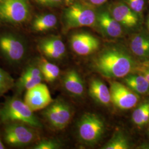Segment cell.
<instances>
[{"mask_svg":"<svg viewBox=\"0 0 149 149\" xmlns=\"http://www.w3.org/2000/svg\"><path fill=\"white\" fill-rule=\"evenodd\" d=\"M96 71L108 79L124 78L134 70L136 64L132 56L121 49H107L92 62Z\"/></svg>","mask_w":149,"mask_h":149,"instance_id":"1","label":"cell"},{"mask_svg":"<svg viewBox=\"0 0 149 149\" xmlns=\"http://www.w3.org/2000/svg\"><path fill=\"white\" fill-rule=\"evenodd\" d=\"M0 120L6 124L21 123L33 128H40L42 127L34 112L24 102L17 97H12L5 102L0 109Z\"/></svg>","mask_w":149,"mask_h":149,"instance_id":"2","label":"cell"},{"mask_svg":"<svg viewBox=\"0 0 149 149\" xmlns=\"http://www.w3.org/2000/svg\"><path fill=\"white\" fill-rule=\"evenodd\" d=\"M78 135L85 144L93 145L101 139L105 131V124L101 118L93 113H86L77 125Z\"/></svg>","mask_w":149,"mask_h":149,"instance_id":"3","label":"cell"},{"mask_svg":"<svg viewBox=\"0 0 149 149\" xmlns=\"http://www.w3.org/2000/svg\"><path fill=\"white\" fill-rule=\"evenodd\" d=\"M69 104L62 99L54 101L43 112V116L49 124L56 130H63L69 124L72 117Z\"/></svg>","mask_w":149,"mask_h":149,"instance_id":"4","label":"cell"},{"mask_svg":"<svg viewBox=\"0 0 149 149\" xmlns=\"http://www.w3.org/2000/svg\"><path fill=\"white\" fill-rule=\"evenodd\" d=\"M34 128L21 123L6 124L4 130V139L11 146L21 147L32 143L37 138Z\"/></svg>","mask_w":149,"mask_h":149,"instance_id":"5","label":"cell"},{"mask_svg":"<svg viewBox=\"0 0 149 149\" xmlns=\"http://www.w3.org/2000/svg\"><path fill=\"white\" fill-rule=\"evenodd\" d=\"M64 18L68 28L93 26L97 20L93 10L79 3H75L68 8L65 12Z\"/></svg>","mask_w":149,"mask_h":149,"instance_id":"6","label":"cell"},{"mask_svg":"<svg viewBox=\"0 0 149 149\" xmlns=\"http://www.w3.org/2000/svg\"><path fill=\"white\" fill-rule=\"evenodd\" d=\"M29 14L28 0H6L0 2V19L18 24L26 21Z\"/></svg>","mask_w":149,"mask_h":149,"instance_id":"7","label":"cell"},{"mask_svg":"<svg viewBox=\"0 0 149 149\" xmlns=\"http://www.w3.org/2000/svg\"><path fill=\"white\" fill-rule=\"evenodd\" d=\"M0 52L10 63L18 64L24 59L26 47L21 38L12 34H4L0 36Z\"/></svg>","mask_w":149,"mask_h":149,"instance_id":"8","label":"cell"},{"mask_svg":"<svg viewBox=\"0 0 149 149\" xmlns=\"http://www.w3.org/2000/svg\"><path fill=\"white\" fill-rule=\"evenodd\" d=\"M111 101L113 104L122 110H128L136 106L139 101L138 94L126 85L117 81L110 84Z\"/></svg>","mask_w":149,"mask_h":149,"instance_id":"9","label":"cell"},{"mask_svg":"<svg viewBox=\"0 0 149 149\" xmlns=\"http://www.w3.org/2000/svg\"><path fill=\"white\" fill-rule=\"evenodd\" d=\"M53 101L47 86L42 83L27 91L24 100L33 112L46 108Z\"/></svg>","mask_w":149,"mask_h":149,"instance_id":"10","label":"cell"},{"mask_svg":"<svg viewBox=\"0 0 149 149\" xmlns=\"http://www.w3.org/2000/svg\"><path fill=\"white\" fill-rule=\"evenodd\" d=\"M71 48L75 53L87 56L95 53L100 47L98 39L87 33H77L70 39Z\"/></svg>","mask_w":149,"mask_h":149,"instance_id":"11","label":"cell"},{"mask_svg":"<svg viewBox=\"0 0 149 149\" xmlns=\"http://www.w3.org/2000/svg\"><path fill=\"white\" fill-rule=\"evenodd\" d=\"M39 49L45 56L53 60L62 59L66 52L63 42L57 37L43 39L39 44Z\"/></svg>","mask_w":149,"mask_h":149,"instance_id":"12","label":"cell"},{"mask_svg":"<svg viewBox=\"0 0 149 149\" xmlns=\"http://www.w3.org/2000/svg\"><path fill=\"white\" fill-rule=\"evenodd\" d=\"M112 16L121 26L132 28L137 25L138 16L128 6L119 3L112 8Z\"/></svg>","mask_w":149,"mask_h":149,"instance_id":"13","label":"cell"},{"mask_svg":"<svg viewBox=\"0 0 149 149\" xmlns=\"http://www.w3.org/2000/svg\"><path fill=\"white\" fill-rule=\"evenodd\" d=\"M88 90L91 97L97 103L107 106L112 102L109 88L100 79H93L91 80Z\"/></svg>","mask_w":149,"mask_h":149,"instance_id":"14","label":"cell"},{"mask_svg":"<svg viewBox=\"0 0 149 149\" xmlns=\"http://www.w3.org/2000/svg\"><path fill=\"white\" fill-rule=\"evenodd\" d=\"M97 22L102 31L108 36L118 38L122 34L121 24L108 12H102L97 17Z\"/></svg>","mask_w":149,"mask_h":149,"instance_id":"15","label":"cell"},{"mask_svg":"<svg viewBox=\"0 0 149 149\" xmlns=\"http://www.w3.org/2000/svg\"><path fill=\"white\" fill-rule=\"evenodd\" d=\"M64 88L69 93L76 97L84 95L85 86L81 76L74 70L68 71L63 79Z\"/></svg>","mask_w":149,"mask_h":149,"instance_id":"16","label":"cell"},{"mask_svg":"<svg viewBox=\"0 0 149 149\" xmlns=\"http://www.w3.org/2000/svg\"><path fill=\"white\" fill-rule=\"evenodd\" d=\"M125 85L138 95H145L149 92V82L143 74H130L124 77Z\"/></svg>","mask_w":149,"mask_h":149,"instance_id":"17","label":"cell"},{"mask_svg":"<svg viewBox=\"0 0 149 149\" xmlns=\"http://www.w3.org/2000/svg\"><path fill=\"white\" fill-rule=\"evenodd\" d=\"M130 49L133 53L138 57L149 58V36L144 34L135 36L131 40Z\"/></svg>","mask_w":149,"mask_h":149,"instance_id":"18","label":"cell"},{"mask_svg":"<svg viewBox=\"0 0 149 149\" xmlns=\"http://www.w3.org/2000/svg\"><path fill=\"white\" fill-rule=\"evenodd\" d=\"M57 24V18L53 14L38 16L33 22L32 27L34 31L43 32L53 28Z\"/></svg>","mask_w":149,"mask_h":149,"instance_id":"19","label":"cell"},{"mask_svg":"<svg viewBox=\"0 0 149 149\" xmlns=\"http://www.w3.org/2000/svg\"><path fill=\"white\" fill-rule=\"evenodd\" d=\"M38 65L43 74V79L48 82H53L59 77L60 73L59 67L46 59H40Z\"/></svg>","mask_w":149,"mask_h":149,"instance_id":"20","label":"cell"},{"mask_svg":"<svg viewBox=\"0 0 149 149\" xmlns=\"http://www.w3.org/2000/svg\"><path fill=\"white\" fill-rule=\"evenodd\" d=\"M132 120L139 127H142L149 122V100L139 106L132 114Z\"/></svg>","mask_w":149,"mask_h":149,"instance_id":"21","label":"cell"},{"mask_svg":"<svg viewBox=\"0 0 149 149\" xmlns=\"http://www.w3.org/2000/svg\"><path fill=\"white\" fill-rule=\"evenodd\" d=\"M130 148L128 139L121 132L113 135L112 138L103 147V149H128Z\"/></svg>","mask_w":149,"mask_h":149,"instance_id":"22","label":"cell"},{"mask_svg":"<svg viewBox=\"0 0 149 149\" xmlns=\"http://www.w3.org/2000/svg\"><path fill=\"white\" fill-rule=\"evenodd\" d=\"M43 76H38L26 78H19L17 83V90L21 92L24 90L28 91L42 82Z\"/></svg>","mask_w":149,"mask_h":149,"instance_id":"23","label":"cell"},{"mask_svg":"<svg viewBox=\"0 0 149 149\" xmlns=\"http://www.w3.org/2000/svg\"><path fill=\"white\" fill-rule=\"evenodd\" d=\"M15 85L14 79L0 67V97L3 96Z\"/></svg>","mask_w":149,"mask_h":149,"instance_id":"24","label":"cell"},{"mask_svg":"<svg viewBox=\"0 0 149 149\" xmlns=\"http://www.w3.org/2000/svg\"><path fill=\"white\" fill-rule=\"evenodd\" d=\"M60 146L59 143L53 140H44L38 143L34 149H56Z\"/></svg>","mask_w":149,"mask_h":149,"instance_id":"25","label":"cell"},{"mask_svg":"<svg viewBox=\"0 0 149 149\" xmlns=\"http://www.w3.org/2000/svg\"><path fill=\"white\" fill-rule=\"evenodd\" d=\"M128 6L135 13H141L144 9V0H125Z\"/></svg>","mask_w":149,"mask_h":149,"instance_id":"26","label":"cell"},{"mask_svg":"<svg viewBox=\"0 0 149 149\" xmlns=\"http://www.w3.org/2000/svg\"><path fill=\"white\" fill-rule=\"evenodd\" d=\"M135 71L143 74L149 82V61H146L136 66Z\"/></svg>","mask_w":149,"mask_h":149,"instance_id":"27","label":"cell"},{"mask_svg":"<svg viewBox=\"0 0 149 149\" xmlns=\"http://www.w3.org/2000/svg\"><path fill=\"white\" fill-rule=\"evenodd\" d=\"M41 5L45 6H54L60 3L63 0H36Z\"/></svg>","mask_w":149,"mask_h":149,"instance_id":"28","label":"cell"},{"mask_svg":"<svg viewBox=\"0 0 149 149\" xmlns=\"http://www.w3.org/2000/svg\"><path fill=\"white\" fill-rule=\"evenodd\" d=\"M108 0H90V2L94 5H101L105 3Z\"/></svg>","mask_w":149,"mask_h":149,"instance_id":"29","label":"cell"},{"mask_svg":"<svg viewBox=\"0 0 149 149\" xmlns=\"http://www.w3.org/2000/svg\"><path fill=\"white\" fill-rule=\"evenodd\" d=\"M5 149V145L3 144L2 141H1V139L0 138V149Z\"/></svg>","mask_w":149,"mask_h":149,"instance_id":"30","label":"cell"},{"mask_svg":"<svg viewBox=\"0 0 149 149\" xmlns=\"http://www.w3.org/2000/svg\"><path fill=\"white\" fill-rule=\"evenodd\" d=\"M148 27L149 29V17H148Z\"/></svg>","mask_w":149,"mask_h":149,"instance_id":"31","label":"cell"},{"mask_svg":"<svg viewBox=\"0 0 149 149\" xmlns=\"http://www.w3.org/2000/svg\"><path fill=\"white\" fill-rule=\"evenodd\" d=\"M6 1V0H0V2H2L3 1Z\"/></svg>","mask_w":149,"mask_h":149,"instance_id":"32","label":"cell"},{"mask_svg":"<svg viewBox=\"0 0 149 149\" xmlns=\"http://www.w3.org/2000/svg\"><path fill=\"white\" fill-rule=\"evenodd\" d=\"M67 1H68V2H71V1H72V0H66Z\"/></svg>","mask_w":149,"mask_h":149,"instance_id":"33","label":"cell"}]
</instances>
